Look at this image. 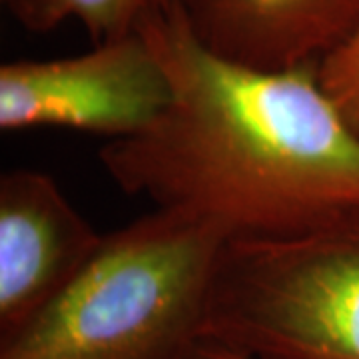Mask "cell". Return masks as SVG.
<instances>
[{"label": "cell", "instance_id": "6da1fadb", "mask_svg": "<svg viewBox=\"0 0 359 359\" xmlns=\"http://www.w3.org/2000/svg\"><path fill=\"white\" fill-rule=\"evenodd\" d=\"M142 36L172 84L150 128L108 142L126 194L230 233L297 236L359 216V130L321 88L318 66L262 70L210 50L180 0Z\"/></svg>", "mask_w": 359, "mask_h": 359}, {"label": "cell", "instance_id": "7a4b0ae2", "mask_svg": "<svg viewBox=\"0 0 359 359\" xmlns=\"http://www.w3.org/2000/svg\"><path fill=\"white\" fill-rule=\"evenodd\" d=\"M230 233L180 210L104 236L88 264L14 334L0 359H190Z\"/></svg>", "mask_w": 359, "mask_h": 359}, {"label": "cell", "instance_id": "3957f363", "mask_svg": "<svg viewBox=\"0 0 359 359\" xmlns=\"http://www.w3.org/2000/svg\"><path fill=\"white\" fill-rule=\"evenodd\" d=\"M202 344L256 359H359V216L297 236L230 238Z\"/></svg>", "mask_w": 359, "mask_h": 359}, {"label": "cell", "instance_id": "277c9868", "mask_svg": "<svg viewBox=\"0 0 359 359\" xmlns=\"http://www.w3.org/2000/svg\"><path fill=\"white\" fill-rule=\"evenodd\" d=\"M172 100L156 52L134 32L92 50L0 66V128H68L122 140L150 128Z\"/></svg>", "mask_w": 359, "mask_h": 359}, {"label": "cell", "instance_id": "5b68a950", "mask_svg": "<svg viewBox=\"0 0 359 359\" xmlns=\"http://www.w3.org/2000/svg\"><path fill=\"white\" fill-rule=\"evenodd\" d=\"M104 236L34 170L0 178V339L14 334L78 276Z\"/></svg>", "mask_w": 359, "mask_h": 359}, {"label": "cell", "instance_id": "8992f818", "mask_svg": "<svg viewBox=\"0 0 359 359\" xmlns=\"http://www.w3.org/2000/svg\"><path fill=\"white\" fill-rule=\"evenodd\" d=\"M210 50L262 70L318 66L359 25V0H180Z\"/></svg>", "mask_w": 359, "mask_h": 359}, {"label": "cell", "instance_id": "52a82bcc", "mask_svg": "<svg viewBox=\"0 0 359 359\" xmlns=\"http://www.w3.org/2000/svg\"><path fill=\"white\" fill-rule=\"evenodd\" d=\"M14 18L34 32H48L66 20L86 28L96 44L122 39L164 11L174 0H2Z\"/></svg>", "mask_w": 359, "mask_h": 359}, {"label": "cell", "instance_id": "ba28073f", "mask_svg": "<svg viewBox=\"0 0 359 359\" xmlns=\"http://www.w3.org/2000/svg\"><path fill=\"white\" fill-rule=\"evenodd\" d=\"M321 88L359 128V25L318 66Z\"/></svg>", "mask_w": 359, "mask_h": 359}, {"label": "cell", "instance_id": "9c48e42d", "mask_svg": "<svg viewBox=\"0 0 359 359\" xmlns=\"http://www.w3.org/2000/svg\"><path fill=\"white\" fill-rule=\"evenodd\" d=\"M190 359H256L244 355V353H238V351H231L226 347L212 346V344H200L192 351Z\"/></svg>", "mask_w": 359, "mask_h": 359}, {"label": "cell", "instance_id": "30bf717a", "mask_svg": "<svg viewBox=\"0 0 359 359\" xmlns=\"http://www.w3.org/2000/svg\"><path fill=\"white\" fill-rule=\"evenodd\" d=\"M358 130H359V128H358Z\"/></svg>", "mask_w": 359, "mask_h": 359}]
</instances>
